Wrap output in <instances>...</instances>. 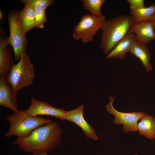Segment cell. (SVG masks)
<instances>
[{
	"label": "cell",
	"instance_id": "1",
	"mask_svg": "<svg viewBox=\"0 0 155 155\" xmlns=\"http://www.w3.org/2000/svg\"><path fill=\"white\" fill-rule=\"evenodd\" d=\"M63 129L57 122L52 121L34 130L27 137L16 138L13 144L26 153L32 154L39 150L51 151L60 144Z\"/></svg>",
	"mask_w": 155,
	"mask_h": 155
},
{
	"label": "cell",
	"instance_id": "2",
	"mask_svg": "<svg viewBox=\"0 0 155 155\" xmlns=\"http://www.w3.org/2000/svg\"><path fill=\"white\" fill-rule=\"evenodd\" d=\"M134 23L131 16L121 14L104 21L101 28L100 47L105 55H108L128 33Z\"/></svg>",
	"mask_w": 155,
	"mask_h": 155
},
{
	"label": "cell",
	"instance_id": "3",
	"mask_svg": "<svg viewBox=\"0 0 155 155\" xmlns=\"http://www.w3.org/2000/svg\"><path fill=\"white\" fill-rule=\"evenodd\" d=\"M6 119L9 123V131L4 135L5 137H27L37 128L52 122L50 119L31 116L26 113V110H19L8 115Z\"/></svg>",
	"mask_w": 155,
	"mask_h": 155
},
{
	"label": "cell",
	"instance_id": "4",
	"mask_svg": "<svg viewBox=\"0 0 155 155\" xmlns=\"http://www.w3.org/2000/svg\"><path fill=\"white\" fill-rule=\"evenodd\" d=\"M35 75L34 66L25 51L22 53L20 60L13 65L6 78L17 94L22 88L29 86L33 83Z\"/></svg>",
	"mask_w": 155,
	"mask_h": 155
},
{
	"label": "cell",
	"instance_id": "5",
	"mask_svg": "<svg viewBox=\"0 0 155 155\" xmlns=\"http://www.w3.org/2000/svg\"><path fill=\"white\" fill-rule=\"evenodd\" d=\"M7 18L10 32L8 44L13 48L14 60L18 62L23 53L26 51L28 40L26 34L20 26L19 11L16 9L11 10L8 14Z\"/></svg>",
	"mask_w": 155,
	"mask_h": 155
},
{
	"label": "cell",
	"instance_id": "6",
	"mask_svg": "<svg viewBox=\"0 0 155 155\" xmlns=\"http://www.w3.org/2000/svg\"><path fill=\"white\" fill-rule=\"evenodd\" d=\"M106 20L104 15L97 17L90 13L82 15L80 22L74 27L73 38L80 40L83 43L92 41L94 36L101 29Z\"/></svg>",
	"mask_w": 155,
	"mask_h": 155
},
{
	"label": "cell",
	"instance_id": "7",
	"mask_svg": "<svg viewBox=\"0 0 155 155\" xmlns=\"http://www.w3.org/2000/svg\"><path fill=\"white\" fill-rule=\"evenodd\" d=\"M108 99L109 100L105 106V109L108 113L114 116L113 123L122 125V130L125 134L130 131H138L137 122L144 116L145 113L143 112L125 113L119 111L113 106L115 97L110 95Z\"/></svg>",
	"mask_w": 155,
	"mask_h": 155
},
{
	"label": "cell",
	"instance_id": "8",
	"mask_svg": "<svg viewBox=\"0 0 155 155\" xmlns=\"http://www.w3.org/2000/svg\"><path fill=\"white\" fill-rule=\"evenodd\" d=\"M26 113L34 117L39 115H48L59 119L65 120L66 111L61 108H55L48 102L39 100L32 97L28 108L26 110Z\"/></svg>",
	"mask_w": 155,
	"mask_h": 155
},
{
	"label": "cell",
	"instance_id": "9",
	"mask_svg": "<svg viewBox=\"0 0 155 155\" xmlns=\"http://www.w3.org/2000/svg\"><path fill=\"white\" fill-rule=\"evenodd\" d=\"M9 36L4 29H0V75L6 77L15 64L12 58L14 51L8 47Z\"/></svg>",
	"mask_w": 155,
	"mask_h": 155
},
{
	"label": "cell",
	"instance_id": "10",
	"mask_svg": "<svg viewBox=\"0 0 155 155\" xmlns=\"http://www.w3.org/2000/svg\"><path fill=\"white\" fill-rule=\"evenodd\" d=\"M84 107L82 105L74 109L66 111L65 120L75 123L80 127L87 138L97 140L98 137L96 130L84 117Z\"/></svg>",
	"mask_w": 155,
	"mask_h": 155
},
{
	"label": "cell",
	"instance_id": "11",
	"mask_svg": "<svg viewBox=\"0 0 155 155\" xmlns=\"http://www.w3.org/2000/svg\"><path fill=\"white\" fill-rule=\"evenodd\" d=\"M0 105L14 112L19 110L16 94L3 75H0Z\"/></svg>",
	"mask_w": 155,
	"mask_h": 155
},
{
	"label": "cell",
	"instance_id": "12",
	"mask_svg": "<svg viewBox=\"0 0 155 155\" xmlns=\"http://www.w3.org/2000/svg\"><path fill=\"white\" fill-rule=\"evenodd\" d=\"M128 33L134 34L137 42L146 44L155 39L154 30L152 21L134 23Z\"/></svg>",
	"mask_w": 155,
	"mask_h": 155
},
{
	"label": "cell",
	"instance_id": "13",
	"mask_svg": "<svg viewBox=\"0 0 155 155\" xmlns=\"http://www.w3.org/2000/svg\"><path fill=\"white\" fill-rule=\"evenodd\" d=\"M136 41L135 34L128 33L119 41L112 51L108 54L106 58L111 59L116 58L123 59L127 53L129 51L133 44Z\"/></svg>",
	"mask_w": 155,
	"mask_h": 155
},
{
	"label": "cell",
	"instance_id": "14",
	"mask_svg": "<svg viewBox=\"0 0 155 155\" xmlns=\"http://www.w3.org/2000/svg\"><path fill=\"white\" fill-rule=\"evenodd\" d=\"M129 52L138 58L146 72L152 70V67L150 62L151 55L147 44L136 41L132 45Z\"/></svg>",
	"mask_w": 155,
	"mask_h": 155
},
{
	"label": "cell",
	"instance_id": "15",
	"mask_svg": "<svg viewBox=\"0 0 155 155\" xmlns=\"http://www.w3.org/2000/svg\"><path fill=\"white\" fill-rule=\"evenodd\" d=\"M35 13L33 7L24 5L19 11V22L21 28L25 34L34 27Z\"/></svg>",
	"mask_w": 155,
	"mask_h": 155
},
{
	"label": "cell",
	"instance_id": "16",
	"mask_svg": "<svg viewBox=\"0 0 155 155\" xmlns=\"http://www.w3.org/2000/svg\"><path fill=\"white\" fill-rule=\"evenodd\" d=\"M137 129L140 135L150 140L154 139L155 117L146 114L138 123Z\"/></svg>",
	"mask_w": 155,
	"mask_h": 155
},
{
	"label": "cell",
	"instance_id": "17",
	"mask_svg": "<svg viewBox=\"0 0 155 155\" xmlns=\"http://www.w3.org/2000/svg\"><path fill=\"white\" fill-rule=\"evenodd\" d=\"M155 13V3H153L148 7L138 9H130V13L134 23L143 21H151Z\"/></svg>",
	"mask_w": 155,
	"mask_h": 155
},
{
	"label": "cell",
	"instance_id": "18",
	"mask_svg": "<svg viewBox=\"0 0 155 155\" xmlns=\"http://www.w3.org/2000/svg\"><path fill=\"white\" fill-rule=\"evenodd\" d=\"M84 9L88 11L91 14L97 17H101L103 15L101 11L102 5L105 0H81Z\"/></svg>",
	"mask_w": 155,
	"mask_h": 155
},
{
	"label": "cell",
	"instance_id": "19",
	"mask_svg": "<svg viewBox=\"0 0 155 155\" xmlns=\"http://www.w3.org/2000/svg\"><path fill=\"white\" fill-rule=\"evenodd\" d=\"M35 13L34 27L42 29L47 21L45 10L36 6H33Z\"/></svg>",
	"mask_w": 155,
	"mask_h": 155
},
{
	"label": "cell",
	"instance_id": "20",
	"mask_svg": "<svg viewBox=\"0 0 155 155\" xmlns=\"http://www.w3.org/2000/svg\"><path fill=\"white\" fill-rule=\"evenodd\" d=\"M24 5L36 6L44 10L54 2L53 0H20Z\"/></svg>",
	"mask_w": 155,
	"mask_h": 155
},
{
	"label": "cell",
	"instance_id": "21",
	"mask_svg": "<svg viewBox=\"0 0 155 155\" xmlns=\"http://www.w3.org/2000/svg\"><path fill=\"white\" fill-rule=\"evenodd\" d=\"M130 5V9H136L144 8L145 6L144 0H127Z\"/></svg>",
	"mask_w": 155,
	"mask_h": 155
},
{
	"label": "cell",
	"instance_id": "22",
	"mask_svg": "<svg viewBox=\"0 0 155 155\" xmlns=\"http://www.w3.org/2000/svg\"><path fill=\"white\" fill-rule=\"evenodd\" d=\"M47 152L43 150H39L34 151L32 154V155H48Z\"/></svg>",
	"mask_w": 155,
	"mask_h": 155
},
{
	"label": "cell",
	"instance_id": "23",
	"mask_svg": "<svg viewBox=\"0 0 155 155\" xmlns=\"http://www.w3.org/2000/svg\"><path fill=\"white\" fill-rule=\"evenodd\" d=\"M152 23L154 29H155V13L152 16V20L151 21Z\"/></svg>",
	"mask_w": 155,
	"mask_h": 155
},
{
	"label": "cell",
	"instance_id": "24",
	"mask_svg": "<svg viewBox=\"0 0 155 155\" xmlns=\"http://www.w3.org/2000/svg\"><path fill=\"white\" fill-rule=\"evenodd\" d=\"M3 16V14L2 11H0V20L1 21L2 19Z\"/></svg>",
	"mask_w": 155,
	"mask_h": 155
},
{
	"label": "cell",
	"instance_id": "25",
	"mask_svg": "<svg viewBox=\"0 0 155 155\" xmlns=\"http://www.w3.org/2000/svg\"><path fill=\"white\" fill-rule=\"evenodd\" d=\"M132 155H139L137 154H135Z\"/></svg>",
	"mask_w": 155,
	"mask_h": 155
},
{
	"label": "cell",
	"instance_id": "26",
	"mask_svg": "<svg viewBox=\"0 0 155 155\" xmlns=\"http://www.w3.org/2000/svg\"><path fill=\"white\" fill-rule=\"evenodd\" d=\"M154 32H155V29L154 30Z\"/></svg>",
	"mask_w": 155,
	"mask_h": 155
}]
</instances>
